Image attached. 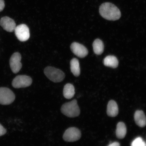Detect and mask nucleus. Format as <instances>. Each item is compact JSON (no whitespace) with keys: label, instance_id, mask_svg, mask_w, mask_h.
<instances>
[{"label":"nucleus","instance_id":"9","mask_svg":"<svg viewBox=\"0 0 146 146\" xmlns=\"http://www.w3.org/2000/svg\"><path fill=\"white\" fill-rule=\"evenodd\" d=\"M70 48L73 53L80 58H84L88 54V50L86 47L76 42L72 43Z\"/></svg>","mask_w":146,"mask_h":146},{"label":"nucleus","instance_id":"17","mask_svg":"<svg viewBox=\"0 0 146 146\" xmlns=\"http://www.w3.org/2000/svg\"><path fill=\"white\" fill-rule=\"evenodd\" d=\"M93 50L94 53L97 55H100L103 53L104 50V44L103 42L99 39L95 40L93 43Z\"/></svg>","mask_w":146,"mask_h":146},{"label":"nucleus","instance_id":"8","mask_svg":"<svg viewBox=\"0 0 146 146\" xmlns=\"http://www.w3.org/2000/svg\"><path fill=\"white\" fill-rule=\"evenodd\" d=\"M21 56L19 52H15L11 56L10 64L11 69L15 74L18 73L22 67L21 63Z\"/></svg>","mask_w":146,"mask_h":146},{"label":"nucleus","instance_id":"12","mask_svg":"<svg viewBox=\"0 0 146 146\" xmlns=\"http://www.w3.org/2000/svg\"><path fill=\"white\" fill-rule=\"evenodd\" d=\"M107 112L108 115L112 117H114L118 115V105L114 100H111L109 102L107 105Z\"/></svg>","mask_w":146,"mask_h":146},{"label":"nucleus","instance_id":"4","mask_svg":"<svg viewBox=\"0 0 146 146\" xmlns=\"http://www.w3.org/2000/svg\"><path fill=\"white\" fill-rule=\"evenodd\" d=\"M15 96L14 93L7 88H0V104L9 105L12 103Z\"/></svg>","mask_w":146,"mask_h":146},{"label":"nucleus","instance_id":"5","mask_svg":"<svg viewBox=\"0 0 146 146\" xmlns=\"http://www.w3.org/2000/svg\"><path fill=\"white\" fill-rule=\"evenodd\" d=\"M81 136V132L79 129L77 128L72 127L65 131L63 137L66 141L74 142L79 140Z\"/></svg>","mask_w":146,"mask_h":146},{"label":"nucleus","instance_id":"2","mask_svg":"<svg viewBox=\"0 0 146 146\" xmlns=\"http://www.w3.org/2000/svg\"><path fill=\"white\" fill-rule=\"evenodd\" d=\"M61 110L63 114L69 117H76L80 113V109L76 100L64 104Z\"/></svg>","mask_w":146,"mask_h":146},{"label":"nucleus","instance_id":"21","mask_svg":"<svg viewBox=\"0 0 146 146\" xmlns=\"http://www.w3.org/2000/svg\"><path fill=\"white\" fill-rule=\"evenodd\" d=\"M108 146H120V144L118 142H115L110 144Z\"/></svg>","mask_w":146,"mask_h":146},{"label":"nucleus","instance_id":"16","mask_svg":"<svg viewBox=\"0 0 146 146\" xmlns=\"http://www.w3.org/2000/svg\"><path fill=\"white\" fill-rule=\"evenodd\" d=\"M70 69L74 75L77 77L80 74V68L79 61L76 58H73L70 61Z\"/></svg>","mask_w":146,"mask_h":146},{"label":"nucleus","instance_id":"20","mask_svg":"<svg viewBox=\"0 0 146 146\" xmlns=\"http://www.w3.org/2000/svg\"><path fill=\"white\" fill-rule=\"evenodd\" d=\"M5 7L4 0H0V12L3 11Z\"/></svg>","mask_w":146,"mask_h":146},{"label":"nucleus","instance_id":"14","mask_svg":"<svg viewBox=\"0 0 146 146\" xmlns=\"http://www.w3.org/2000/svg\"><path fill=\"white\" fill-rule=\"evenodd\" d=\"M104 64L107 67L116 68L118 65V61L115 56H108L104 60Z\"/></svg>","mask_w":146,"mask_h":146},{"label":"nucleus","instance_id":"18","mask_svg":"<svg viewBox=\"0 0 146 146\" xmlns=\"http://www.w3.org/2000/svg\"><path fill=\"white\" fill-rule=\"evenodd\" d=\"M131 146H146V143L141 137H138L133 140Z\"/></svg>","mask_w":146,"mask_h":146},{"label":"nucleus","instance_id":"19","mask_svg":"<svg viewBox=\"0 0 146 146\" xmlns=\"http://www.w3.org/2000/svg\"><path fill=\"white\" fill-rule=\"evenodd\" d=\"M6 132V129L0 124V136L3 135L5 134Z\"/></svg>","mask_w":146,"mask_h":146},{"label":"nucleus","instance_id":"11","mask_svg":"<svg viewBox=\"0 0 146 146\" xmlns=\"http://www.w3.org/2000/svg\"><path fill=\"white\" fill-rule=\"evenodd\" d=\"M134 120L137 125L141 127H143L146 125V117L141 110H137L134 114Z\"/></svg>","mask_w":146,"mask_h":146},{"label":"nucleus","instance_id":"7","mask_svg":"<svg viewBox=\"0 0 146 146\" xmlns=\"http://www.w3.org/2000/svg\"><path fill=\"white\" fill-rule=\"evenodd\" d=\"M14 31L18 39L21 41H26L30 37V30L26 25L21 24L18 25Z\"/></svg>","mask_w":146,"mask_h":146},{"label":"nucleus","instance_id":"1","mask_svg":"<svg viewBox=\"0 0 146 146\" xmlns=\"http://www.w3.org/2000/svg\"><path fill=\"white\" fill-rule=\"evenodd\" d=\"M99 12L102 17L109 21H116L121 16V12L117 7L110 3L102 4L100 7Z\"/></svg>","mask_w":146,"mask_h":146},{"label":"nucleus","instance_id":"15","mask_svg":"<svg viewBox=\"0 0 146 146\" xmlns=\"http://www.w3.org/2000/svg\"><path fill=\"white\" fill-rule=\"evenodd\" d=\"M116 136L119 139H123L127 134V127L123 122H119L117 125L116 131Z\"/></svg>","mask_w":146,"mask_h":146},{"label":"nucleus","instance_id":"10","mask_svg":"<svg viewBox=\"0 0 146 146\" xmlns=\"http://www.w3.org/2000/svg\"><path fill=\"white\" fill-rule=\"evenodd\" d=\"M0 25L4 30L9 32L14 31L16 27L14 20L7 16L1 18L0 20Z\"/></svg>","mask_w":146,"mask_h":146},{"label":"nucleus","instance_id":"6","mask_svg":"<svg viewBox=\"0 0 146 146\" xmlns=\"http://www.w3.org/2000/svg\"><path fill=\"white\" fill-rule=\"evenodd\" d=\"M32 83V80L30 76L19 75L14 78L12 82V85L15 88H23L30 86Z\"/></svg>","mask_w":146,"mask_h":146},{"label":"nucleus","instance_id":"13","mask_svg":"<svg viewBox=\"0 0 146 146\" xmlns=\"http://www.w3.org/2000/svg\"><path fill=\"white\" fill-rule=\"evenodd\" d=\"M63 94L64 97L66 99L72 98L75 94L74 86L70 83L66 84L64 87Z\"/></svg>","mask_w":146,"mask_h":146},{"label":"nucleus","instance_id":"3","mask_svg":"<svg viewBox=\"0 0 146 146\" xmlns=\"http://www.w3.org/2000/svg\"><path fill=\"white\" fill-rule=\"evenodd\" d=\"M44 73L47 77L54 83H59L64 79L65 75L62 71L54 67L48 66L45 68Z\"/></svg>","mask_w":146,"mask_h":146}]
</instances>
